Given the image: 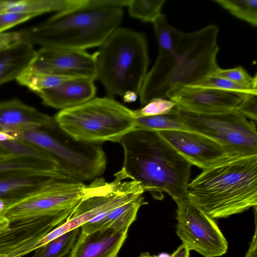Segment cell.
<instances>
[{
  "label": "cell",
  "mask_w": 257,
  "mask_h": 257,
  "mask_svg": "<svg viewBox=\"0 0 257 257\" xmlns=\"http://www.w3.org/2000/svg\"><path fill=\"white\" fill-rule=\"evenodd\" d=\"M218 33V27L212 24L193 32L180 31L172 47L158 49L139 94L141 104L145 105L155 98L168 99L178 89L213 75L219 68Z\"/></svg>",
  "instance_id": "obj_1"
},
{
  "label": "cell",
  "mask_w": 257,
  "mask_h": 257,
  "mask_svg": "<svg viewBox=\"0 0 257 257\" xmlns=\"http://www.w3.org/2000/svg\"><path fill=\"white\" fill-rule=\"evenodd\" d=\"M119 143L124 153L122 168L145 192L157 200L165 192L175 202L187 198L191 164L157 132L134 130Z\"/></svg>",
  "instance_id": "obj_2"
},
{
  "label": "cell",
  "mask_w": 257,
  "mask_h": 257,
  "mask_svg": "<svg viewBox=\"0 0 257 257\" xmlns=\"http://www.w3.org/2000/svg\"><path fill=\"white\" fill-rule=\"evenodd\" d=\"M187 198L212 218L257 205V154L230 156L203 169L187 187Z\"/></svg>",
  "instance_id": "obj_3"
},
{
  "label": "cell",
  "mask_w": 257,
  "mask_h": 257,
  "mask_svg": "<svg viewBox=\"0 0 257 257\" xmlns=\"http://www.w3.org/2000/svg\"><path fill=\"white\" fill-rule=\"evenodd\" d=\"M123 9L88 0L84 5L57 13L19 32L22 41L42 47L84 50L100 47L121 23Z\"/></svg>",
  "instance_id": "obj_4"
},
{
  "label": "cell",
  "mask_w": 257,
  "mask_h": 257,
  "mask_svg": "<svg viewBox=\"0 0 257 257\" xmlns=\"http://www.w3.org/2000/svg\"><path fill=\"white\" fill-rule=\"evenodd\" d=\"M96 53V75L107 97H122L127 91L139 95L150 65L144 33L118 27Z\"/></svg>",
  "instance_id": "obj_5"
},
{
  "label": "cell",
  "mask_w": 257,
  "mask_h": 257,
  "mask_svg": "<svg viewBox=\"0 0 257 257\" xmlns=\"http://www.w3.org/2000/svg\"><path fill=\"white\" fill-rule=\"evenodd\" d=\"M54 117L74 140L92 144L119 143L135 128L134 110L107 96L61 110Z\"/></svg>",
  "instance_id": "obj_6"
},
{
  "label": "cell",
  "mask_w": 257,
  "mask_h": 257,
  "mask_svg": "<svg viewBox=\"0 0 257 257\" xmlns=\"http://www.w3.org/2000/svg\"><path fill=\"white\" fill-rule=\"evenodd\" d=\"M9 134L47 152L57 162L60 172L69 178L83 182L99 177L105 170L107 159L100 145L74 140L57 122L48 127Z\"/></svg>",
  "instance_id": "obj_7"
},
{
  "label": "cell",
  "mask_w": 257,
  "mask_h": 257,
  "mask_svg": "<svg viewBox=\"0 0 257 257\" xmlns=\"http://www.w3.org/2000/svg\"><path fill=\"white\" fill-rule=\"evenodd\" d=\"M87 185L68 178H50L18 201L4 208L11 223L50 218L65 222L84 196Z\"/></svg>",
  "instance_id": "obj_8"
},
{
  "label": "cell",
  "mask_w": 257,
  "mask_h": 257,
  "mask_svg": "<svg viewBox=\"0 0 257 257\" xmlns=\"http://www.w3.org/2000/svg\"><path fill=\"white\" fill-rule=\"evenodd\" d=\"M114 175L110 182L97 177L87 185L84 196L66 221L43 238L45 244L144 193L140 184L130 180L123 168Z\"/></svg>",
  "instance_id": "obj_9"
},
{
  "label": "cell",
  "mask_w": 257,
  "mask_h": 257,
  "mask_svg": "<svg viewBox=\"0 0 257 257\" xmlns=\"http://www.w3.org/2000/svg\"><path fill=\"white\" fill-rule=\"evenodd\" d=\"M179 110L190 131L214 140L233 155L257 154L255 122L237 110L214 113Z\"/></svg>",
  "instance_id": "obj_10"
},
{
  "label": "cell",
  "mask_w": 257,
  "mask_h": 257,
  "mask_svg": "<svg viewBox=\"0 0 257 257\" xmlns=\"http://www.w3.org/2000/svg\"><path fill=\"white\" fill-rule=\"evenodd\" d=\"M177 209L176 234L190 250L204 257H217L225 254L228 243L213 218L188 198L175 202Z\"/></svg>",
  "instance_id": "obj_11"
},
{
  "label": "cell",
  "mask_w": 257,
  "mask_h": 257,
  "mask_svg": "<svg viewBox=\"0 0 257 257\" xmlns=\"http://www.w3.org/2000/svg\"><path fill=\"white\" fill-rule=\"evenodd\" d=\"M60 225L50 218L0 221V257H23L44 245L42 239Z\"/></svg>",
  "instance_id": "obj_12"
},
{
  "label": "cell",
  "mask_w": 257,
  "mask_h": 257,
  "mask_svg": "<svg viewBox=\"0 0 257 257\" xmlns=\"http://www.w3.org/2000/svg\"><path fill=\"white\" fill-rule=\"evenodd\" d=\"M29 68L46 74L95 80L96 53L89 54L84 50L42 47L36 51Z\"/></svg>",
  "instance_id": "obj_13"
},
{
  "label": "cell",
  "mask_w": 257,
  "mask_h": 257,
  "mask_svg": "<svg viewBox=\"0 0 257 257\" xmlns=\"http://www.w3.org/2000/svg\"><path fill=\"white\" fill-rule=\"evenodd\" d=\"M177 152L202 169L232 155H235L214 140L191 131L157 132Z\"/></svg>",
  "instance_id": "obj_14"
},
{
  "label": "cell",
  "mask_w": 257,
  "mask_h": 257,
  "mask_svg": "<svg viewBox=\"0 0 257 257\" xmlns=\"http://www.w3.org/2000/svg\"><path fill=\"white\" fill-rule=\"evenodd\" d=\"M247 94L209 88L184 86L170 93L168 99L178 107L198 113H214L235 110Z\"/></svg>",
  "instance_id": "obj_15"
},
{
  "label": "cell",
  "mask_w": 257,
  "mask_h": 257,
  "mask_svg": "<svg viewBox=\"0 0 257 257\" xmlns=\"http://www.w3.org/2000/svg\"><path fill=\"white\" fill-rule=\"evenodd\" d=\"M129 227L80 232L68 257H116L127 237Z\"/></svg>",
  "instance_id": "obj_16"
},
{
  "label": "cell",
  "mask_w": 257,
  "mask_h": 257,
  "mask_svg": "<svg viewBox=\"0 0 257 257\" xmlns=\"http://www.w3.org/2000/svg\"><path fill=\"white\" fill-rule=\"evenodd\" d=\"M54 116L43 113L18 99L0 102V132L6 133L51 126Z\"/></svg>",
  "instance_id": "obj_17"
},
{
  "label": "cell",
  "mask_w": 257,
  "mask_h": 257,
  "mask_svg": "<svg viewBox=\"0 0 257 257\" xmlns=\"http://www.w3.org/2000/svg\"><path fill=\"white\" fill-rule=\"evenodd\" d=\"M94 81L86 78H72L36 93L41 98L44 105L61 110L81 104L94 98L96 87Z\"/></svg>",
  "instance_id": "obj_18"
},
{
  "label": "cell",
  "mask_w": 257,
  "mask_h": 257,
  "mask_svg": "<svg viewBox=\"0 0 257 257\" xmlns=\"http://www.w3.org/2000/svg\"><path fill=\"white\" fill-rule=\"evenodd\" d=\"M50 178L52 177L32 171L0 174V201L3 203V209L34 191Z\"/></svg>",
  "instance_id": "obj_19"
},
{
  "label": "cell",
  "mask_w": 257,
  "mask_h": 257,
  "mask_svg": "<svg viewBox=\"0 0 257 257\" xmlns=\"http://www.w3.org/2000/svg\"><path fill=\"white\" fill-rule=\"evenodd\" d=\"M36 54L33 45L21 41L0 52V85L28 68Z\"/></svg>",
  "instance_id": "obj_20"
},
{
  "label": "cell",
  "mask_w": 257,
  "mask_h": 257,
  "mask_svg": "<svg viewBox=\"0 0 257 257\" xmlns=\"http://www.w3.org/2000/svg\"><path fill=\"white\" fill-rule=\"evenodd\" d=\"M146 203L144 197L141 196L85 223L80 226V232L90 233L109 227L130 226L136 220L140 207Z\"/></svg>",
  "instance_id": "obj_21"
},
{
  "label": "cell",
  "mask_w": 257,
  "mask_h": 257,
  "mask_svg": "<svg viewBox=\"0 0 257 257\" xmlns=\"http://www.w3.org/2000/svg\"><path fill=\"white\" fill-rule=\"evenodd\" d=\"M88 0H0V13L36 14L68 11L85 5Z\"/></svg>",
  "instance_id": "obj_22"
},
{
  "label": "cell",
  "mask_w": 257,
  "mask_h": 257,
  "mask_svg": "<svg viewBox=\"0 0 257 257\" xmlns=\"http://www.w3.org/2000/svg\"><path fill=\"white\" fill-rule=\"evenodd\" d=\"M135 130L155 132L190 131L184 122L177 105L168 113L136 118Z\"/></svg>",
  "instance_id": "obj_23"
},
{
  "label": "cell",
  "mask_w": 257,
  "mask_h": 257,
  "mask_svg": "<svg viewBox=\"0 0 257 257\" xmlns=\"http://www.w3.org/2000/svg\"><path fill=\"white\" fill-rule=\"evenodd\" d=\"M80 227L54 238L34 251L32 257H63L69 253L75 242Z\"/></svg>",
  "instance_id": "obj_24"
},
{
  "label": "cell",
  "mask_w": 257,
  "mask_h": 257,
  "mask_svg": "<svg viewBox=\"0 0 257 257\" xmlns=\"http://www.w3.org/2000/svg\"><path fill=\"white\" fill-rule=\"evenodd\" d=\"M72 78L63 76L43 74L28 68L16 80L21 85L27 87L36 93L57 86Z\"/></svg>",
  "instance_id": "obj_25"
},
{
  "label": "cell",
  "mask_w": 257,
  "mask_h": 257,
  "mask_svg": "<svg viewBox=\"0 0 257 257\" xmlns=\"http://www.w3.org/2000/svg\"><path fill=\"white\" fill-rule=\"evenodd\" d=\"M234 17L253 27L257 26L256 0H214Z\"/></svg>",
  "instance_id": "obj_26"
},
{
  "label": "cell",
  "mask_w": 257,
  "mask_h": 257,
  "mask_svg": "<svg viewBox=\"0 0 257 257\" xmlns=\"http://www.w3.org/2000/svg\"><path fill=\"white\" fill-rule=\"evenodd\" d=\"M166 0H130L128 5L131 17L143 22H153L162 14Z\"/></svg>",
  "instance_id": "obj_27"
},
{
  "label": "cell",
  "mask_w": 257,
  "mask_h": 257,
  "mask_svg": "<svg viewBox=\"0 0 257 257\" xmlns=\"http://www.w3.org/2000/svg\"><path fill=\"white\" fill-rule=\"evenodd\" d=\"M0 142L10 154L35 157L55 163L58 165L56 160L50 154L35 145L18 139H11Z\"/></svg>",
  "instance_id": "obj_28"
},
{
  "label": "cell",
  "mask_w": 257,
  "mask_h": 257,
  "mask_svg": "<svg viewBox=\"0 0 257 257\" xmlns=\"http://www.w3.org/2000/svg\"><path fill=\"white\" fill-rule=\"evenodd\" d=\"M191 86L209 88L245 94H257V87L238 83L214 75L209 76L197 84Z\"/></svg>",
  "instance_id": "obj_29"
},
{
  "label": "cell",
  "mask_w": 257,
  "mask_h": 257,
  "mask_svg": "<svg viewBox=\"0 0 257 257\" xmlns=\"http://www.w3.org/2000/svg\"><path fill=\"white\" fill-rule=\"evenodd\" d=\"M177 105L176 103L168 99L155 98L151 99L143 108L134 110L136 118L168 113Z\"/></svg>",
  "instance_id": "obj_30"
},
{
  "label": "cell",
  "mask_w": 257,
  "mask_h": 257,
  "mask_svg": "<svg viewBox=\"0 0 257 257\" xmlns=\"http://www.w3.org/2000/svg\"><path fill=\"white\" fill-rule=\"evenodd\" d=\"M213 75L238 83L257 87L256 74L252 77L241 66L225 69L219 67L216 70Z\"/></svg>",
  "instance_id": "obj_31"
},
{
  "label": "cell",
  "mask_w": 257,
  "mask_h": 257,
  "mask_svg": "<svg viewBox=\"0 0 257 257\" xmlns=\"http://www.w3.org/2000/svg\"><path fill=\"white\" fill-rule=\"evenodd\" d=\"M37 16L38 15L36 14L11 12L0 13V33Z\"/></svg>",
  "instance_id": "obj_32"
},
{
  "label": "cell",
  "mask_w": 257,
  "mask_h": 257,
  "mask_svg": "<svg viewBox=\"0 0 257 257\" xmlns=\"http://www.w3.org/2000/svg\"><path fill=\"white\" fill-rule=\"evenodd\" d=\"M255 122L257 119V94H247L235 109Z\"/></svg>",
  "instance_id": "obj_33"
},
{
  "label": "cell",
  "mask_w": 257,
  "mask_h": 257,
  "mask_svg": "<svg viewBox=\"0 0 257 257\" xmlns=\"http://www.w3.org/2000/svg\"><path fill=\"white\" fill-rule=\"evenodd\" d=\"M22 41L19 32L0 33V52Z\"/></svg>",
  "instance_id": "obj_34"
},
{
  "label": "cell",
  "mask_w": 257,
  "mask_h": 257,
  "mask_svg": "<svg viewBox=\"0 0 257 257\" xmlns=\"http://www.w3.org/2000/svg\"><path fill=\"white\" fill-rule=\"evenodd\" d=\"M255 231L248 249L244 257H257L256 207L254 208Z\"/></svg>",
  "instance_id": "obj_35"
},
{
  "label": "cell",
  "mask_w": 257,
  "mask_h": 257,
  "mask_svg": "<svg viewBox=\"0 0 257 257\" xmlns=\"http://www.w3.org/2000/svg\"><path fill=\"white\" fill-rule=\"evenodd\" d=\"M190 251L187 245L182 243L170 257H189Z\"/></svg>",
  "instance_id": "obj_36"
},
{
  "label": "cell",
  "mask_w": 257,
  "mask_h": 257,
  "mask_svg": "<svg viewBox=\"0 0 257 257\" xmlns=\"http://www.w3.org/2000/svg\"><path fill=\"white\" fill-rule=\"evenodd\" d=\"M124 102H132L135 101L138 98V94L133 91H127L123 95Z\"/></svg>",
  "instance_id": "obj_37"
},
{
  "label": "cell",
  "mask_w": 257,
  "mask_h": 257,
  "mask_svg": "<svg viewBox=\"0 0 257 257\" xmlns=\"http://www.w3.org/2000/svg\"><path fill=\"white\" fill-rule=\"evenodd\" d=\"M12 155L10 154L4 148L3 145L0 142V160H3L6 157Z\"/></svg>",
  "instance_id": "obj_38"
},
{
  "label": "cell",
  "mask_w": 257,
  "mask_h": 257,
  "mask_svg": "<svg viewBox=\"0 0 257 257\" xmlns=\"http://www.w3.org/2000/svg\"><path fill=\"white\" fill-rule=\"evenodd\" d=\"M139 257H158V256H156V255H151L148 252H143V253H142Z\"/></svg>",
  "instance_id": "obj_39"
},
{
  "label": "cell",
  "mask_w": 257,
  "mask_h": 257,
  "mask_svg": "<svg viewBox=\"0 0 257 257\" xmlns=\"http://www.w3.org/2000/svg\"><path fill=\"white\" fill-rule=\"evenodd\" d=\"M6 218L4 215L3 210H0V221L3 220Z\"/></svg>",
  "instance_id": "obj_40"
},
{
  "label": "cell",
  "mask_w": 257,
  "mask_h": 257,
  "mask_svg": "<svg viewBox=\"0 0 257 257\" xmlns=\"http://www.w3.org/2000/svg\"><path fill=\"white\" fill-rule=\"evenodd\" d=\"M5 257H9V256H5Z\"/></svg>",
  "instance_id": "obj_41"
}]
</instances>
